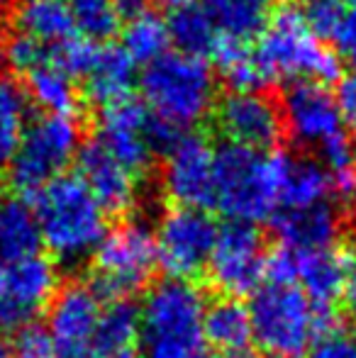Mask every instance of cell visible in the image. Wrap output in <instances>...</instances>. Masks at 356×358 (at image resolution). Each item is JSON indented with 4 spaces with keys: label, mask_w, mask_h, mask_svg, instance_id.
<instances>
[{
    "label": "cell",
    "mask_w": 356,
    "mask_h": 358,
    "mask_svg": "<svg viewBox=\"0 0 356 358\" xmlns=\"http://www.w3.org/2000/svg\"><path fill=\"white\" fill-rule=\"evenodd\" d=\"M144 108L152 117L154 151H166L188 129L198 127L215 105V76L198 57L166 52L144 66L142 80Z\"/></svg>",
    "instance_id": "1"
},
{
    "label": "cell",
    "mask_w": 356,
    "mask_h": 358,
    "mask_svg": "<svg viewBox=\"0 0 356 358\" xmlns=\"http://www.w3.org/2000/svg\"><path fill=\"white\" fill-rule=\"evenodd\" d=\"M32 213L42 246L62 264L93 256L108 234V213L76 176H62L34 193Z\"/></svg>",
    "instance_id": "2"
},
{
    "label": "cell",
    "mask_w": 356,
    "mask_h": 358,
    "mask_svg": "<svg viewBox=\"0 0 356 358\" xmlns=\"http://www.w3.org/2000/svg\"><path fill=\"white\" fill-rule=\"evenodd\" d=\"M254 59L266 85L276 80L329 83L342 76L339 54L325 47L298 5H283L269 15L266 24L259 29Z\"/></svg>",
    "instance_id": "3"
},
{
    "label": "cell",
    "mask_w": 356,
    "mask_h": 358,
    "mask_svg": "<svg viewBox=\"0 0 356 358\" xmlns=\"http://www.w3.org/2000/svg\"><path fill=\"white\" fill-rule=\"evenodd\" d=\"M205 310V295L190 280L154 285L137 310L142 358H198Z\"/></svg>",
    "instance_id": "4"
},
{
    "label": "cell",
    "mask_w": 356,
    "mask_h": 358,
    "mask_svg": "<svg viewBox=\"0 0 356 358\" xmlns=\"http://www.w3.org/2000/svg\"><path fill=\"white\" fill-rule=\"evenodd\" d=\"M215 208L242 224L278 213L280 154L225 144L215 161Z\"/></svg>",
    "instance_id": "5"
},
{
    "label": "cell",
    "mask_w": 356,
    "mask_h": 358,
    "mask_svg": "<svg viewBox=\"0 0 356 358\" xmlns=\"http://www.w3.org/2000/svg\"><path fill=\"white\" fill-rule=\"evenodd\" d=\"M247 310L252 339L269 358H303L329 327L327 310L313 305L298 285L259 287Z\"/></svg>",
    "instance_id": "6"
},
{
    "label": "cell",
    "mask_w": 356,
    "mask_h": 358,
    "mask_svg": "<svg viewBox=\"0 0 356 358\" xmlns=\"http://www.w3.org/2000/svg\"><path fill=\"white\" fill-rule=\"evenodd\" d=\"M280 120L288 134L305 149L320 154V164L337 171L356 164L354 142L339 110L337 95L325 83L300 80L290 83L280 100Z\"/></svg>",
    "instance_id": "7"
},
{
    "label": "cell",
    "mask_w": 356,
    "mask_h": 358,
    "mask_svg": "<svg viewBox=\"0 0 356 358\" xmlns=\"http://www.w3.org/2000/svg\"><path fill=\"white\" fill-rule=\"evenodd\" d=\"M81 151V127L73 115H39L27 124L10 161V180L20 193H39L62 178Z\"/></svg>",
    "instance_id": "8"
},
{
    "label": "cell",
    "mask_w": 356,
    "mask_h": 358,
    "mask_svg": "<svg viewBox=\"0 0 356 358\" xmlns=\"http://www.w3.org/2000/svg\"><path fill=\"white\" fill-rule=\"evenodd\" d=\"M154 229L142 220L118 224L103 236L93 254V290L100 297L124 300L142 290L157 271Z\"/></svg>",
    "instance_id": "9"
},
{
    "label": "cell",
    "mask_w": 356,
    "mask_h": 358,
    "mask_svg": "<svg viewBox=\"0 0 356 358\" xmlns=\"http://www.w3.org/2000/svg\"><path fill=\"white\" fill-rule=\"evenodd\" d=\"M218 231V224L208 210L178 205L166 210L154 229L157 264L173 280H190L208 268Z\"/></svg>",
    "instance_id": "10"
},
{
    "label": "cell",
    "mask_w": 356,
    "mask_h": 358,
    "mask_svg": "<svg viewBox=\"0 0 356 358\" xmlns=\"http://www.w3.org/2000/svg\"><path fill=\"white\" fill-rule=\"evenodd\" d=\"M59 292V271L47 256L32 254L0 264V327L22 331L49 310Z\"/></svg>",
    "instance_id": "11"
},
{
    "label": "cell",
    "mask_w": 356,
    "mask_h": 358,
    "mask_svg": "<svg viewBox=\"0 0 356 358\" xmlns=\"http://www.w3.org/2000/svg\"><path fill=\"white\" fill-rule=\"evenodd\" d=\"M266 246L257 227L229 222L218 231L205 271L218 290L239 297L259 290V283L266 278Z\"/></svg>",
    "instance_id": "12"
},
{
    "label": "cell",
    "mask_w": 356,
    "mask_h": 358,
    "mask_svg": "<svg viewBox=\"0 0 356 358\" xmlns=\"http://www.w3.org/2000/svg\"><path fill=\"white\" fill-rule=\"evenodd\" d=\"M162 169V188L178 208L208 210L215 205L218 151L200 134H183L169 146Z\"/></svg>",
    "instance_id": "13"
},
{
    "label": "cell",
    "mask_w": 356,
    "mask_h": 358,
    "mask_svg": "<svg viewBox=\"0 0 356 358\" xmlns=\"http://www.w3.org/2000/svg\"><path fill=\"white\" fill-rule=\"evenodd\" d=\"M152 117L134 98L105 105L98 113V142L115 161L142 178L152 164Z\"/></svg>",
    "instance_id": "14"
},
{
    "label": "cell",
    "mask_w": 356,
    "mask_h": 358,
    "mask_svg": "<svg viewBox=\"0 0 356 358\" xmlns=\"http://www.w3.org/2000/svg\"><path fill=\"white\" fill-rule=\"evenodd\" d=\"M218 127L229 144L266 151L283 132L280 110L262 90H232L215 110Z\"/></svg>",
    "instance_id": "15"
},
{
    "label": "cell",
    "mask_w": 356,
    "mask_h": 358,
    "mask_svg": "<svg viewBox=\"0 0 356 358\" xmlns=\"http://www.w3.org/2000/svg\"><path fill=\"white\" fill-rule=\"evenodd\" d=\"M47 334L66 358H86L103 317V297L90 285H69L49 305Z\"/></svg>",
    "instance_id": "16"
},
{
    "label": "cell",
    "mask_w": 356,
    "mask_h": 358,
    "mask_svg": "<svg viewBox=\"0 0 356 358\" xmlns=\"http://www.w3.org/2000/svg\"><path fill=\"white\" fill-rule=\"evenodd\" d=\"M76 178L98 200L105 213H127L139 200V176L115 161L98 142H90L76 156Z\"/></svg>",
    "instance_id": "17"
},
{
    "label": "cell",
    "mask_w": 356,
    "mask_h": 358,
    "mask_svg": "<svg viewBox=\"0 0 356 358\" xmlns=\"http://www.w3.org/2000/svg\"><path fill=\"white\" fill-rule=\"evenodd\" d=\"M280 249L293 254H310L339 246V215L327 203L300 210H280L273 220Z\"/></svg>",
    "instance_id": "18"
},
{
    "label": "cell",
    "mask_w": 356,
    "mask_h": 358,
    "mask_svg": "<svg viewBox=\"0 0 356 358\" xmlns=\"http://www.w3.org/2000/svg\"><path fill=\"white\" fill-rule=\"evenodd\" d=\"M349 261L352 259L344 254L342 246L295 254V285H300L313 305L329 312L332 302L342 295Z\"/></svg>",
    "instance_id": "19"
},
{
    "label": "cell",
    "mask_w": 356,
    "mask_h": 358,
    "mask_svg": "<svg viewBox=\"0 0 356 358\" xmlns=\"http://www.w3.org/2000/svg\"><path fill=\"white\" fill-rule=\"evenodd\" d=\"M86 358H142L139 315L132 305L113 300L110 307H103V317Z\"/></svg>",
    "instance_id": "20"
},
{
    "label": "cell",
    "mask_w": 356,
    "mask_h": 358,
    "mask_svg": "<svg viewBox=\"0 0 356 358\" xmlns=\"http://www.w3.org/2000/svg\"><path fill=\"white\" fill-rule=\"evenodd\" d=\"M86 95L100 108L132 98L134 62L120 47H98L86 76Z\"/></svg>",
    "instance_id": "21"
},
{
    "label": "cell",
    "mask_w": 356,
    "mask_h": 358,
    "mask_svg": "<svg viewBox=\"0 0 356 358\" xmlns=\"http://www.w3.org/2000/svg\"><path fill=\"white\" fill-rule=\"evenodd\" d=\"M13 20L17 29L15 34L29 37L44 47H57L78 34L66 0H17Z\"/></svg>",
    "instance_id": "22"
},
{
    "label": "cell",
    "mask_w": 356,
    "mask_h": 358,
    "mask_svg": "<svg viewBox=\"0 0 356 358\" xmlns=\"http://www.w3.org/2000/svg\"><path fill=\"white\" fill-rule=\"evenodd\" d=\"M329 195V173L320 161L280 154V205L285 210L322 205Z\"/></svg>",
    "instance_id": "23"
},
{
    "label": "cell",
    "mask_w": 356,
    "mask_h": 358,
    "mask_svg": "<svg viewBox=\"0 0 356 358\" xmlns=\"http://www.w3.org/2000/svg\"><path fill=\"white\" fill-rule=\"evenodd\" d=\"M169 24L154 10L137 8L134 13L124 15V24H122V52L137 64H154L157 59H162L166 54L169 47Z\"/></svg>",
    "instance_id": "24"
},
{
    "label": "cell",
    "mask_w": 356,
    "mask_h": 358,
    "mask_svg": "<svg viewBox=\"0 0 356 358\" xmlns=\"http://www.w3.org/2000/svg\"><path fill=\"white\" fill-rule=\"evenodd\" d=\"M203 341L225 354L247 349V344L252 341L249 310L234 297H225V300L208 305L203 320Z\"/></svg>",
    "instance_id": "25"
},
{
    "label": "cell",
    "mask_w": 356,
    "mask_h": 358,
    "mask_svg": "<svg viewBox=\"0 0 356 358\" xmlns=\"http://www.w3.org/2000/svg\"><path fill=\"white\" fill-rule=\"evenodd\" d=\"M39 246L32 208L20 198H0V264L39 254Z\"/></svg>",
    "instance_id": "26"
},
{
    "label": "cell",
    "mask_w": 356,
    "mask_h": 358,
    "mask_svg": "<svg viewBox=\"0 0 356 358\" xmlns=\"http://www.w3.org/2000/svg\"><path fill=\"white\" fill-rule=\"evenodd\" d=\"M166 24H169V39L176 44V52L188 54V57L203 59L205 54L213 52L220 39L218 24L205 13L203 5L185 3L180 8H173Z\"/></svg>",
    "instance_id": "27"
},
{
    "label": "cell",
    "mask_w": 356,
    "mask_h": 358,
    "mask_svg": "<svg viewBox=\"0 0 356 358\" xmlns=\"http://www.w3.org/2000/svg\"><path fill=\"white\" fill-rule=\"evenodd\" d=\"M27 98L29 103H37L44 115H73L78 90L71 76L49 59L27 73Z\"/></svg>",
    "instance_id": "28"
},
{
    "label": "cell",
    "mask_w": 356,
    "mask_h": 358,
    "mask_svg": "<svg viewBox=\"0 0 356 358\" xmlns=\"http://www.w3.org/2000/svg\"><path fill=\"white\" fill-rule=\"evenodd\" d=\"M220 34L247 39L266 24L273 0H200Z\"/></svg>",
    "instance_id": "29"
},
{
    "label": "cell",
    "mask_w": 356,
    "mask_h": 358,
    "mask_svg": "<svg viewBox=\"0 0 356 358\" xmlns=\"http://www.w3.org/2000/svg\"><path fill=\"white\" fill-rule=\"evenodd\" d=\"M210 57H213L215 66L220 69V73L227 78V83L234 90L266 88V80H264L262 69H259L257 59H254V49L247 47V39L220 34Z\"/></svg>",
    "instance_id": "30"
},
{
    "label": "cell",
    "mask_w": 356,
    "mask_h": 358,
    "mask_svg": "<svg viewBox=\"0 0 356 358\" xmlns=\"http://www.w3.org/2000/svg\"><path fill=\"white\" fill-rule=\"evenodd\" d=\"M27 90L13 78H0V166L10 164L27 132L29 120Z\"/></svg>",
    "instance_id": "31"
},
{
    "label": "cell",
    "mask_w": 356,
    "mask_h": 358,
    "mask_svg": "<svg viewBox=\"0 0 356 358\" xmlns=\"http://www.w3.org/2000/svg\"><path fill=\"white\" fill-rule=\"evenodd\" d=\"M73 24L81 37L90 42L113 37L122 24L120 0H66Z\"/></svg>",
    "instance_id": "32"
},
{
    "label": "cell",
    "mask_w": 356,
    "mask_h": 358,
    "mask_svg": "<svg viewBox=\"0 0 356 358\" xmlns=\"http://www.w3.org/2000/svg\"><path fill=\"white\" fill-rule=\"evenodd\" d=\"M95 52H98V44H93L81 34H73V37L64 39L57 47H49V59L59 69H64L71 78H78V76L83 78L88 66L93 64Z\"/></svg>",
    "instance_id": "33"
},
{
    "label": "cell",
    "mask_w": 356,
    "mask_h": 358,
    "mask_svg": "<svg viewBox=\"0 0 356 358\" xmlns=\"http://www.w3.org/2000/svg\"><path fill=\"white\" fill-rule=\"evenodd\" d=\"M44 62H49V47L44 44L22 37V34H15L10 42H5V64H10L13 71L27 76Z\"/></svg>",
    "instance_id": "34"
},
{
    "label": "cell",
    "mask_w": 356,
    "mask_h": 358,
    "mask_svg": "<svg viewBox=\"0 0 356 358\" xmlns=\"http://www.w3.org/2000/svg\"><path fill=\"white\" fill-rule=\"evenodd\" d=\"M305 358H356V331L347 327H327Z\"/></svg>",
    "instance_id": "35"
},
{
    "label": "cell",
    "mask_w": 356,
    "mask_h": 358,
    "mask_svg": "<svg viewBox=\"0 0 356 358\" xmlns=\"http://www.w3.org/2000/svg\"><path fill=\"white\" fill-rule=\"evenodd\" d=\"M10 349H13L15 358H66L57 349L47 329H39V327H27L20 331L15 346Z\"/></svg>",
    "instance_id": "36"
},
{
    "label": "cell",
    "mask_w": 356,
    "mask_h": 358,
    "mask_svg": "<svg viewBox=\"0 0 356 358\" xmlns=\"http://www.w3.org/2000/svg\"><path fill=\"white\" fill-rule=\"evenodd\" d=\"M329 42L339 54L356 62V0H342L334 27L329 32Z\"/></svg>",
    "instance_id": "37"
},
{
    "label": "cell",
    "mask_w": 356,
    "mask_h": 358,
    "mask_svg": "<svg viewBox=\"0 0 356 358\" xmlns=\"http://www.w3.org/2000/svg\"><path fill=\"white\" fill-rule=\"evenodd\" d=\"M339 5H342V0H308V5L303 8V15L308 20L310 29L320 39H329V32H332L334 20H337L339 13Z\"/></svg>",
    "instance_id": "38"
},
{
    "label": "cell",
    "mask_w": 356,
    "mask_h": 358,
    "mask_svg": "<svg viewBox=\"0 0 356 358\" xmlns=\"http://www.w3.org/2000/svg\"><path fill=\"white\" fill-rule=\"evenodd\" d=\"M329 173V188L332 195L344 205H356V164L344 166L337 171H327Z\"/></svg>",
    "instance_id": "39"
},
{
    "label": "cell",
    "mask_w": 356,
    "mask_h": 358,
    "mask_svg": "<svg viewBox=\"0 0 356 358\" xmlns=\"http://www.w3.org/2000/svg\"><path fill=\"white\" fill-rule=\"evenodd\" d=\"M337 103L344 115L347 127L356 129V62H354V66L349 69V73H344L342 80H339Z\"/></svg>",
    "instance_id": "40"
},
{
    "label": "cell",
    "mask_w": 356,
    "mask_h": 358,
    "mask_svg": "<svg viewBox=\"0 0 356 358\" xmlns=\"http://www.w3.org/2000/svg\"><path fill=\"white\" fill-rule=\"evenodd\" d=\"M344 307H347L349 317L356 320V259L349 261L347 266V275H344V285H342V295Z\"/></svg>",
    "instance_id": "41"
},
{
    "label": "cell",
    "mask_w": 356,
    "mask_h": 358,
    "mask_svg": "<svg viewBox=\"0 0 356 358\" xmlns=\"http://www.w3.org/2000/svg\"><path fill=\"white\" fill-rule=\"evenodd\" d=\"M225 358H262V356L254 354L252 349H239V351H232V354H225Z\"/></svg>",
    "instance_id": "42"
},
{
    "label": "cell",
    "mask_w": 356,
    "mask_h": 358,
    "mask_svg": "<svg viewBox=\"0 0 356 358\" xmlns=\"http://www.w3.org/2000/svg\"><path fill=\"white\" fill-rule=\"evenodd\" d=\"M152 3H157V5H166V8H180V5H185V3H193V0H152Z\"/></svg>",
    "instance_id": "43"
},
{
    "label": "cell",
    "mask_w": 356,
    "mask_h": 358,
    "mask_svg": "<svg viewBox=\"0 0 356 358\" xmlns=\"http://www.w3.org/2000/svg\"><path fill=\"white\" fill-rule=\"evenodd\" d=\"M0 358H15L13 349H10L8 344H3V341H0Z\"/></svg>",
    "instance_id": "44"
},
{
    "label": "cell",
    "mask_w": 356,
    "mask_h": 358,
    "mask_svg": "<svg viewBox=\"0 0 356 358\" xmlns=\"http://www.w3.org/2000/svg\"><path fill=\"white\" fill-rule=\"evenodd\" d=\"M5 64V39H3V29H0V69Z\"/></svg>",
    "instance_id": "45"
},
{
    "label": "cell",
    "mask_w": 356,
    "mask_h": 358,
    "mask_svg": "<svg viewBox=\"0 0 356 358\" xmlns=\"http://www.w3.org/2000/svg\"><path fill=\"white\" fill-rule=\"evenodd\" d=\"M198 358H205V356H198Z\"/></svg>",
    "instance_id": "46"
},
{
    "label": "cell",
    "mask_w": 356,
    "mask_h": 358,
    "mask_svg": "<svg viewBox=\"0 0 356 358\" xmlns=\"http://www.w3.org/2000/svg\"><path fill=\"white\" fill-rule=\"evenodd\" d=\"M0 5H3V0H0Z\"/></svg>",
    "instance_id": "47"
}]
</instances>
